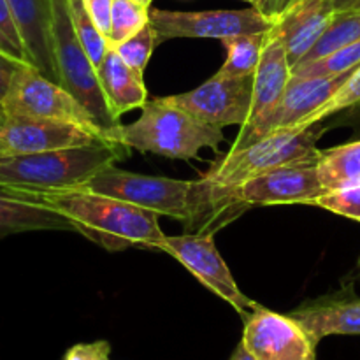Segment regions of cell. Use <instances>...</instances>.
Masks as SVG:
<instances>
[{
  "label": "cell",
  "mask_w": 360,
  "mask_h": 360,
  "mask_svg": "<svg viewBox=\"0 0 360 360\" xmlns=\"http://www.w3.org/2000/svg\"><path fill=\"white\" fill-rule=\"evenodd\" d=\"M79 188L115 197L157 214L176 218L185 221L188 227L197 221H204V231L207 232H213L210 229L211 224L220 227L239 214V210H245V206L236 204L229 197L227 188L213 185L206 178L197 181L171 179L137 174L115 165L102 169Z\"/></svg>",
  "instance_id": "6da1fadb"
},
{
  "label": "cell",
  "mask_w": 360,
  "mask_h": 360,
  "mask_svg": "<svg viewBox=\"0 0 360 360\" xmlns=\"http://www.w3.org/2000/svg\"><path fill=\"white\" fill-rule=\"evenodd\" d=\"M18 197L42 202L56 210L74 225L76 232L108 252H122L130 246L160 252L165 239L158 225L160 214L115 197L81 188L18 193Z\"/></svg>",
  "instance_id": "7a4b0ae2"
},
{
  "label": "cell",
  "mask_w": 360,
  "mask_h": 360,
  "mask_svg": "<svg viewBox=\"0 0 360 360\" xmlns=\"http://www.w3.org/2000/svg\"><path fill=\"white\" fill-rule=\"evenodd\" d=\"M129 150L112 141H97L88 146L0 157V190L18 195L79 188L102 169L129 157Z\"/></svg>",
  "instance_id": "3957f363"
},
{
  "label": "cell",
  "mask_w": 360,
  "mask_h": 360,
  "mask_svg": "<svg viewBox=\"0 0 360 360\" xmlns=\"http://www.w3.org/2000/svg\"><path fill=\"white\" fill-rule=\"evenodd\" d=\"M141 109L143 112L136 122L112 127L104 134V139L143 153L181 160L195 158L202 148L217 151L225 139L224 129L200 122L165 97L148 101Z\"/></svg>",
  "instance_id": "277c9868"
},
{
  "label": "cell",
  "mask_w": 360,
  "mask_h": 360,
  "mask_svg": "<svg viewBox=\"0 0 360 360\" xmlns=\"http://www.w3.org/2000/svg\"><path fill=\"white\" fill-rule=\"evenodd\" d=\"M316 136L313 127L276 130L250 146L231 150L204 178L217 186L232 188L281 165L319 164L322 150L316 148Z\"/></svg>",
  "instance_id": "5b68a950"
},
{
  "label": "cell",
  "mask_w": 360,
  "mask_h": 360,
  "mask_svg": "<svg viewBox=\"0 0 360 360\" xmlns=\"http://www.w3.org/2000/svg\"><path fill=\"white\" fill-rule=\"evenodd\" d=\"M53 46L58 83L90 111L102 129V136L120 125L105 101L97 67L77 39L67 0H53Z\"/></svg>",
  "instance_id": "8992f818"
},
{
  "label": "cell",
  "mask_w": 360,
  "mask_h": 360,
  "mask_svg": "<svg viewBox=\"0 0 360 360\" xmlns=\"http://www.w3.org/2000/svg\"><path fill=\"white\" fill-rule=\"evenodd\" d=\"M2 112L6 118H42L74 123L98 139H104L102 129L90 111L62 84L48 79L32 63H23L16 70L4 97Z\"/></svg>",
  "instance_id": "52a82bcc"
},
{
  "label": "cell",
  "mask_w": 360,
  "mask_h": 360,
  "mask_svg": "<svg viewBox=\"0 0 360 360\" xmlns=\"http://www.w3.org/2000/svg\"><path fill=\"white\" fill-rule=\"evenodd\" d=\"M150 23L157 32L158 42L167 39H224L236 35L264 34L273 27V21L250 9L218 11H150Z\"/></svg>",
  "instance_id": "ba28073f"
},
{
  "label": "cell",
  "mask_w": 360,
  "mask_h": 360,
  "mask_svg": "<svg viewBox=\"0 0 360 360\" xmlns=\"http://www.w3.org/2000/svg\"><path fill=\"white\" fill-rule=\"evenodd\" d=\"M160 252L169 253L181 262L204 287L227 301L243 319L259 308V302L252 301L236 283L231 269L218 253L213 232L186 236H165Z\"/></svg>",
  "instance_id": "9c48e42d"
},
{
  "label": "cell",
  "mask_w": 360,
  "mask_h": 360,
  "mask_svg": "<svg viewBox=\"0 0 360 360\" xmlns=\"http://www.w3.org/2000/svg\"><path fill=\"white\" fill-rule=\"evenodd\" d=\"M350 72L330 77H301L292 74L283 97L278 102L267 118L250 129H241L232 150H241L255 141L262 139L267 134L283 129H299L309 116L319 111L326 102H329L345 83L350 79Z\"/></svg>",
  "instance_id": "30bf717a"
},
{
  "label": "cell",
  "mask_w": 360,
  "mask_h": 360,
  "mask_svg": "<svg viewBox=\"0 0 360 360\" xmlns=\"http://www.w3.org/2000/svg\"><path fill=\"white\" fill-rule=\"evenodd\" d=\"M253 76L224 77L214 74L195 90L167 95V101L207 125L232 127L246 125L252 108Z\"/></svg>",
  "instance_id": "8fae6325"
},
{
  "label": "cell",
  "mask_w": 360,
  "mask_h": 360,
  "mask_svg": "<svg viewBox=\"0 0 360 360\" xmlns=\"http://www.w3.org/2000/svg\"><path fill=\"white\" fill-rule=\"evenodd\" d=\"M243 345L257 360H316V341L290 315L259 306L245 319Z\"/></svg>",
  "instance_id": "7c38bea8"
},
{
  "label": "cell",
  "mask_w": 360,
  "mask_h": 360,
  "mask_svg": "<svg viewBox=\"0 0 360 360\" xmlns=\"http://www.w3.org/2000/svg\"><path fill=\"white\" fill-rule=\"evenodd\" d=\"M229 197L241 206L309 204L327 193L319 179L316 164L281 165L262 172L238 186L227 188Z\"/></svg>",
  "instance_id": "4fadbf2b"
},
{
  "label": "cell",
  "mask_w": 360,
  "mask_h": 360,
  "mask_svg": "<svg viewBox=\"0 0 360 360\" xmlns=\"http://www.w3.org/2000/svg\"><path fill=\"white\" fill-rule=\"evenodd\" d=\"M98 139L74 123L42 118H7L0 125V157L32 155L94 144Z\"/></svg>",
  "instance_id": "5bb4252c"
},
{
  "label": "cell",
  "mask_w": 360,
  "mask_h": 360,
  "mask_svg": "<svg viewBox=\"0 0 360 360\" xmlns=\"http://www.w3.org/2000/svg\"><path fill=\"white\" fill-rule=\"evenodd\" d=\"M334 14L333 0H295L266 32V41L278 39L287 49L290 65L295 67L316 44Z\"/></svg>",
  "instance_id": "9a60e30c"
},
{
  "label": "cell",
  "mask_w": 360,
  "mask_h": 360,
  "mask_svg": "<svg viewBox=\"0 0 360 360\" xmlns=\"http://www.w3.org/2000/svg\"><path fill=\"white\" fill-rule=\"evenodd\" d=\"M288 315L319 343L327 336H360V297L354 285L302 302Z\"/></svg>",
  "instance_id": "2e32d148"
},
{
  "label": "cell",
  "mask_w": 360,
  "mask_h": 360,
  "mask_svg": "<svg viewBox=\"0 0 360 360\" xmlns=\"http://www.w3.org/2000/svg\"><path fill=\"white\" fill-rule=\"evenodd\" d=\"M7 4L23 37L28 62L48 79L58 83L53 46V0H7Z\"/></svg>",
  "instance_id": "e0dca14e"
},
{
  "label": "cell",
  "mask_w": 360,
  "mask_h": 360,
  "mask_svg": "<svg viewBox=\"0 0 360 360\" xmlns=\"http://www.w3.org/2000/svg\"><path fill=\"white\" fill-rule=\"evenodd\" d=\"M290 77L292 65L288 62L287 49L278 39H267L262 58L253 74L252 108H250L248 122L241 129L257 125L273 112L283 97Z\"/></svg>",
  "instance_id": "ac0fdd59"
},
{
  "label": "cell",
  "mask_w": 360,
  "mask_h": 360,
  "mask_svg": "<svg viewBox=\"0 0 360 360\" xmlns=\"http://www.w3.org/2000/svg\"><path fill=\"white\" fill-rule=\"evenodd\" d=\"M97 72L102 91L115 118L120 120L122 115L143 108L148 102L144 74H139L127 65L112 48L105 53L104 60L97 67Z\"/></svg>",
  "instance_id": "d6986e66"
},
{
  "label": "cell",
  "mask_w": 360,
  "mask_h": 360,
  "mask_svg": "<svg viewBox=\"0 0 360 360\" xmlns=\"http://www.w3.org/2000/svg\"><path fill=\"white\" fill-rule=\"evenodd\" d=\"M32 231H72L74 225L53 207L23 199L13 193H0V238Z\"/></svg>",
  "instance_id": "ffe728a7"
},
{
  "label": "cell",
  "mask_w": 360,
  "mask_h": 360,
  "mask_svg": "<svg viewBox=\"0 0 360 360\" xmlns=\"http://www.w3.org/2000/svg\"><path fill=\"white\" fill-rule=\"evenodd\" d=\"M316 171L327 192L360 185V141L322 150Z\"/></svg>",
  "instance_id": "44dd1931"
},
{
  "label": "cell",
  "mask_w": 360,
  "mask_h": 360,
  "mask_svg": "<svg viewBox=\"0 0 360 360\" xmlns=\"http://www.w3.org/2000/svg\"><path fill=\"white\" fill-rule=\"evenodd\" d=\"M227 49V58L224 65L218 69V76L224 77H248L253 76L262 58L264 46H266V32L264 34L236 35L224 39Z\"/></svg>",
  "instance_id": "7402d4cb"
},
{
  "label": "cell",
  "mask_w": 360,
  "mask_h": 360,
  "mask_svg": "<svg viewBox=\"0 0 360 360\" xmlns=\"http://www.w3.org/2000/svg\"><path fill=\"white\" fill-rule=\"evenodd\" d=\"M360 41V11H336L330 20L329 27L326 28L316 44L309 49L308 55L302 58L301 63H309L322 56L330 55L341 48L354 44ZM295 65V67H297ZM294 69V67H292Z\"/></svg>",
  "instance_id": "603a6c76"
},
{
  "label": "cell",
  "mask_w": 360,
  "mask_h": 360,
  "mask_svg": "<svg viewBox=\"0 0 360 360\" xmlns=\"http://www.w3.org/2000/svg\"><path fill=\"white\" fill-rule=\"evenodd\" d=\"M67 2H69L70 20H72L77 39L83 44L84 51L88 53L94 65L98 67L102 63V60H104L105 53L111 48L108 37L94 23V20L88 14L86 7H84L83 0H67Z\"/></svg>",
  "instance_id": "cb8c5ba5"
},
{
  "label": "cell",
  "mask_w": 360,
  "mask_h": 360,
  "mask_svg": "<svg viewBox=\"0 0 360 360\" xmlns=\"http://www.w3.org/2000/svg\"><path fill=\"white\" fill-rule=\"evenodd\" d=\"M150 7L136 0H115L111 11L109 46L127 41L150 23Z\"/></svg>",
  "instance_id": "d4e9b609"
},
{
  "label": "cell",
  "mask_w": 360,
  "mask_h": 360,
  "mask_svg": "<svg viewBox=\"0 0 360 360\" xmlns=\"http://www.w3.org/2000/svg\"><path fill=\"white\" fill-rule=\"evenodd\" d=\"M360 65V41L341 48L330 55L313 60L309 63H302L292 69L294 76L301 77H330L340 74L350 72Z\"/></svg>",
  "instance_id": "484cf974"
},
{
  "label": "cell",
  "mask_w": 360,
  "mask_h": 360,
  "mask_svg": "<svg viewBox=\"0 0 360 360\" xmlns=\"http://www.w3.org/2000/svg\"><path fill=\"white\" fill-rule=\"evenodd\" d=\"M157 44V32H155L153 25L148 23L146 27L141 32H137L136 35H132V37L127 39V41L111 46V48L122 56V60L127 65H130L139 74H144V69H146L148 62H150L151 55H153V49Z\"/></svg>",
  "instance_id": "4316f807"
},
{
  "label": "cell",
  "mask_w": 360,
  "mask_h": 360,
  "mask_svg": "<svg viewBox=\"0 0 360 360\" xmlns=\"http://www.w3.org/2000/svg\"><path fill=\"white\" fill-rule=\"evenodd\" d=\"M354 108H360V65L354 70L350 79L341 86V90L329 102H326L319 111L313 112L299 129H308V127L319 125V123H322L329 116Z\"/></svg>",
  "instance_id": "83f0119b"
},
{
  "label": "cell",
  "mask_w": 360,
  "mask_h": 360,
  "mask_svg": "<svg viewBox=\"0 0 360 360\" xmlns=\"http://www.w3.org/2000/svg\"><path fill=\"white\" fill-rule=\"evenodd\" d=\"M309 206L322 207V210L341 214L360 224V185L323 193L313 199Z\"/></svg>",
  "instance_id": "f1b7e54d"
},
{
  "label": "cell",
  "mask_w": 360,
  "mask_h": 360,
  "mask_svg": "<svg viewBox=\"0 0 360 360\" xmlns=\"http://www.w3.org/2000/svg\"><path fill=\"white\" fill-rule=\"evenodd\" d=\"M0 51L23 63H30L23 37L7 0H0Z\"/></svg>",
  "instance_id": "f546056e"
},
{
  "label": "cell",
  "mask_w": 360,
  "mask_h": 360,
  "mask_svg": "<svg viewBox=\"0 0 360 360\" xmlns=\"http://www.w3.org/2000/svg\"><path fill=\"white\" fill-rule=\"evenodd\" d=\"M111 345L108 341L79 343L65 352L63 360H109Z\"/></svg>",
  "instance_id": "4dcf8cb0"
},
{
  "label": "cell",
  "mask_w": 360,
  "mask_h": 360,
  "mask_svg": "<svg viewBox=\"0 0 360 360\" xmlns=\"http://www.w3.org/2000/svg\"><path fill=\"white\" fill-rule=\"evenodd\" d=\"M84 7H86L88 14L97 25L98 30L108 37L109 41V32H111V11L112 2L115 0H83Z\"/></svg>",
  "instance_id": "1f68e13d"
},
{
  "label": "cell",
  "mask_w": 360,
  "mask_h": 360,
  "mask_svg": "<svg viewBox=\"0 0 360 360\" xmlns=\"http://www.w3.org/2000/svg\"><path fill=\"white\" fill-rule=\"evenodd\" d=\"M21 65H23V62H20V60L13 58V56L0 51V112H2V102L7 90H9L11 81H13L14 74H16V70L20 69Z\"/></svg>",
  "instance_id": "d6a6232c"
},
{
  "label": "cell",
  "mask_w": 360,
  "mask_h": 360,
  "mask_svg": "<svg viewBox=\"0 0 360 360\" xmlns=\"http://www.w3.org/2000/svg\"><path fill=\"white\" fill-rule=\"evenodd\" d=\"M294 2L295 0H257L253 7L274 23Z\"/></svg>",
  "instance_id": "836d02e7"
},
{
  "label": "cell",
  "mask_w": 360,
  "mask_h": 360,
  "mask_svg": "<svg viewBox=\"0 0 360 360\" xmlns=\"http://www.w3.org/2000/svg\"><path fill=\"white\" fill-rule=\"evenodd\" d=\"M336 11H360V0H333Z\"/></svg>",
  "instance_id": "e575fe53"
},
{
  "label": "cell",
  "mask_w": 360,
  "mask_h": 360,
  "mask_svg": "<svg viewBox=\"0 0 360 360\" xmlns=\"http://www.w3.org/2000/svg\"><path fill=\"white\" fill-rule=\"evenodd\" d=\"M231 360H257V359L253 357L248 350H246V347L243 345V341H241V343L238 345V348L234 350V354H232Z\"/></svg>",
  "instance_id": "d590c367"
},
{
  "label": "cell",
  "mask_w": 360,
  "mask_h": 360,
  "mask_svg": "<svg viewBox=\"0 0 360 360\" xmlns=\"http://www.w3.org/2000/svg\"><path fill=\"white\" fill-rule=\"evenodd\" d=\"M345 283H360V255L357 259V262H355V267L350 271V274L347 276V280H345Z\"/></svg>",
  "instance_id": "8d00e7d4"
},
{
  "label": "cell",
  "mask_w": 360,
  "mask_h": 360,
  "mask_svg": "<svg viewBox=\"0 0 360 360\" xmlns=\"http://www.w3.org/2000/svg\"><path fill=\"white\" fill-rule=\"evenodd\" d=\"M136 2L143 4V6H146V7H150V6H151V2H153V0H136Z\"/></svg>",
  "instance_id": "74e56055"
},
{
  "label": "cell",
  "mask_w": 360,
  "mask_h": 360,
  "mask_svg": "<svg viewBox=\"0 0 360 360\" xmlns=\"http://www.w3.org/2000/svg\"><path fill=\"white\" fill-rule=\"evenodd\" d=\"M6 120H7V118H6V116H4V115H2V112H0V125H2V123H4V122H6Z\"/></svg>",
  "instance_id": "f35d334b"
},
{
  "label": "cell",
  "mask_w": 360,
  "mask_h": 360,
  "mask_svg": "<svg viewBox=\"0 0 360 360\" xmlns=\"http://www.w3.org/2000/svg\"><path fill=\"white\" fill-rule=\"evenodd\" d=\"M243 2H248V4H252V7H253V6H255V2H257V0H243Z\"/></svg>",
  "instance_id": "ab89813d"
}]
</instances>
